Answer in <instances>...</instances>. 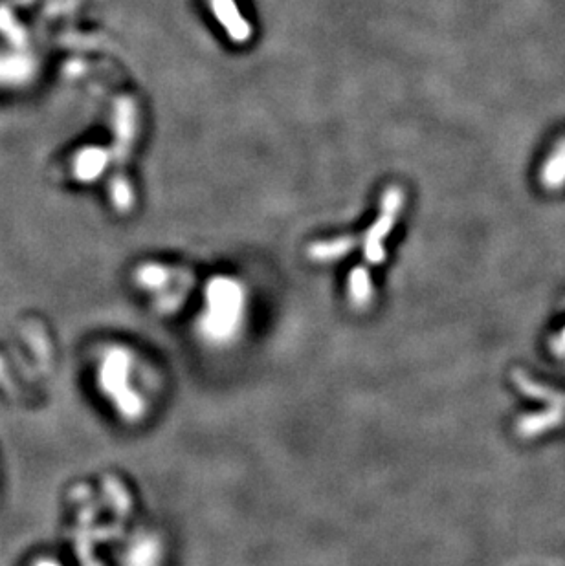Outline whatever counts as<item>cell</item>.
<instances>
[{
	"mask_svg": "<svg viewBox=\"0 0 565 566\" xmlns=\"http://www.w3.org/2000/svg\"><path fill=\"white\" fill-rule=\"evenodd\" d=\"M355 244L356 240L353 237H340V239L327 240V242H318L311 248V257L322 262L336 261L353 250Z\"/></svg>",
	"mask_w": 565,
	"mask_h": 566,
	"instance_id": "obj_8",
	"label": "cell"
},
{
	"mask_svg": "<svg viewBox=\"0 0 565 566\" xmlns=\"http://www.w3.org/2000/svg\"><path fill=\"white\" fill-rule=\"evenodd\" d=\"M512 383L516 385V389L523 396L545 403L547 407H556V409H564L565 411V391H558V389H553L549 385H543L520 369L512 372Z\"/></svg>",
	"mask_w": 565,
	"mask_h": 566,
	"instance_id": "obj_6",
	"label": "cell"
},
{
	"mask_svg": "<svg viewBox=\"0 0 565 566\" xmlns=\"http://www.w3.org/2000/svg\"><path fill=\"white\" fill-rule=\"evenodd\" d=\"M114 142L111 149L112 176L109 195L112 206L127 213L134 204L133 187L127 178V162L138 134V105L133 98L122 96L114 105Z\"/></svg>",
	"mask_w": 565,
	"mask_h": 566,
	"instance_id": "obj_1",
	"label": "cell"
},
{
	"mask_svg": "<svg viewBox=\"0 0 565 566\" xmlns=\"http://www.w3.org/2000/svg\"><path fill=\"white\" fill-rule=\"evenodd\" d=\"M0 30L8 35V39L15 46H23L26 43V35H24L21 24L19 26L15 24L12 13H8V10H0Z\"/></svg>",
	"mask_w": 565,
	"mask_h": 566,
	"instance_id": "obj_10",
	"label": "cell"
},
{
	"mask_svg": "<svg viewBox=\"0 0 565 566\" xmlns=\"http://www.w3.org/2000/svg\"><path fill=\"white\" fill-rule=\"evenodd\" d=\"M32 566H61L57 561L54 559H39V561H35L34 565Z\"/></svg>",
	"mask_w": 565,
	"mask_h": 566,
	"instance_id": "obj_12",
	"label": "cell"
},
{
	"mask_svg": "<svg viewBox=\"0 0 565 566\" xmlns=\"http://www.w3.org/2000/svg\"><path fill=\"white\" fill-rule=\"evenodd\" d=\"M549 347L556 358H565V328H562L554 338L549 341Z\"/></svg>",
	"mask_w": 565,
	"mask_h": 566,
	"instance_id": "obj_11",
	"label": "cell"
},
{
	"mask_svg": "<svg viewBox=\"0 0 565 566\" xmlns=\"http://www.w3.org/2000/svg\"><path fill=\"white\" fill-rule=\"evenodd\" d=\"M349 292H351V297L356 303H362V301L369 299L371 283H369V275H367L366 270H362V268L353 270L351 279H349Z\"/></svg>",
	"mask_w": 565,
	"mask_h": 566,
	"instance_id": "obj_9",
	"label": "cell"
},
{
	"mask_svg": "<svg viewBox=\"0 0 565 566\" xmlns=\"http://www.w3.org/2000/svg\"><path fill=\"white\" fill-rule=\"evenodd\" d=\"M404 206V195L399 187H389L388 191L382 196V206L375 224L369 228L366 235V259L373 264H380L384 261V248L382 242L388 237L389 231L397 222V215Z\"/></svg>",
	"mask_w": 565,
	"mask_h": 566,
	"instance_id": "obj_3",
	"label": "cell"
},
{
	"mask_svg": "<svg viewBox=\"0 0 565 566\" xmlns=\"http://www.w3.org/2000/svg\"><path fill=\"white\" fill-rule=\"evenodd\" d=\"M213 15L221 22L233 43L243 44L250 39L252 28L237 8L235 0H210Z\"/></svg>",
	"mask_w": 565,
	"mask_h": 566,
	"instance_id": "obj_5",
	"label": "cell"
},
{
	"mask_svg": "<svg viewBox=\"0 0 565 566\" xmlns=\"http://www.w3.org/2000/svg\"><path fill=\"white\" fill-rule=\"evenodd\" d=\"M562 425H565L564 409L547 407L543 411L520 416L516 420V435L525 438V440H531V438H538L543 433L554 431V429H558Z\"/></svg>",
	"mask_w": 565,
	"mask_h": 566,
	"instance_id": "obj_4",
	"label": "cell"
},
{
	"mask_svg": "<svg viewBox=\"0 0 565 566\" xmlns=\"http://www.w3.org/2000/svg\"><path fill=\"white\" fill-rule=\"evenodd\" d=\"M109 164H111V153H107V149L87 147L79 151L72 160V173L79 182H94L103 175Z\"/></svg>",
	"mask_w": 565,
	"mask_h": 566,
	"instance_id": "obj_7",
	"label": "cell"
},
{
	"mask_svg": "<svg viewBox=\"0 0 565 566\" xmlns=\"http://www.w3.org/2000/svg\"><path fill=\"white\" fill-rule=\"evenodd\" d=\"M131 356L122 349L105 352L100 367V385L103 392L116 403V409L125 418H138L142 414V402L129 387Z\"/></svg>",
	"mask_w": 565,
	"mask_h": 566,
	"instance_id": "obj_2",
	"label": "cell"
}]
</instances>
